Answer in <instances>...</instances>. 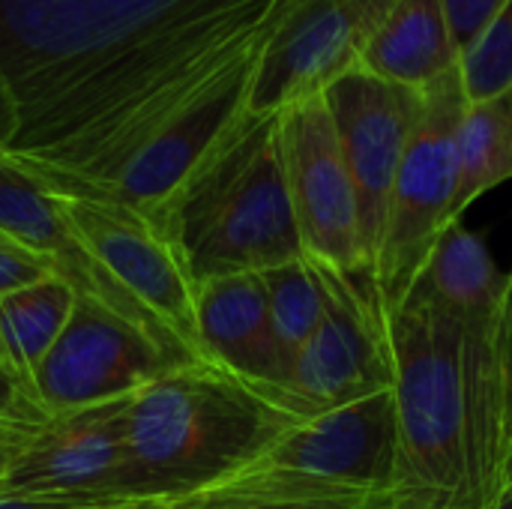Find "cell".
I'll return each instance as SVG.
<instances>
[{
	"label": "cell",
	"instance_id": "6da1fadb",
	"mask_svg": "<svg viewBox=\"0 0 512 509\" xmlns=\"http://www.w3.org/2000/svg\"><path fill=\"white\" fill-rule=\"evenodd\" d=\"M303 3L0 0V147L60 195L102 198Z\"/></svg>",
	"mask_w": 512,
	"mask_h": 509
},
{
	"label": "cell",
	"instance_id": "7a4b0ae2",
	"mask_svg": "<svg viewBox=\"0 0 512 509\" xmlns=\"http://www.w3.org/2000/svg\"><path fill=\"white\" fill-rule=\"evenodd\" d=\"M396 402L390 509H492L504 453L498 321L459 324L420 291L387 315Z\"/></svg>",
	"mask_w": 512,
	"mask_h": 509
},
{
	"label": "cell",
	"instance_id": "3957f363",
	"mask_svg": "<svg viewBox=\"0 0 512 509\" xmlns=\"http://www.w3.org/2000/svg\"><path fill=\"white\" fill-rule=\"evenodd\" d=\"M147 222L192 285L303 258L279 114H240Z\"/></svg>",
	"mask_w": 512,
	"mask_h": 509
},
{
	"label": "cell",
	"instance_id": "277c9868",
	"mask_svg": "<svg viewBox=\"0 0 512 509\" xmlns=\"http://www.w3.org/2000/svg\"><path fill=\"white\" fill-rule=\"evenodd\" d=\"M300 420L216 363L165 369L126 408V498L171 504L249 468Z\"/></svg>",
	"mask_w": 512,
	"mask_h": 509
},
{
	"label": "cell",
	"instance_id": "5b68a950",
	"mask_svg": "<svg viewBox=\"0 0 512 509\" xmlns=\"http://www.w3.org/2000/svg\"><path fill=\"white\" fill-rule=\"evenodd\" d=\"M420 93V114L390 192L387 228L375 264V288L384 315L399 309L435 240L453 222L459 180L456 141L468 108L459 66Z\"/></svg>",
	"mask_w": 512,
	"mask_h": 509
},
{
	"label": "cell",
	"instance_id": "8992f818",
	"mask_svg": "<svg viewBox=\"0 0 512 509\" xmlns=\"http://www.w3.org/2000/svg\"><path fill=\"white\" fill-rule=\"evenodd\" d=\"M324 288V315L291 360L285 384L270 396L276 408L309 420L375 393L393 390L387 315L369 276H351L315 261Z\"/></svg>",
	"mask_w": 512,
	"mask_h": 509
},
{
	"label": "cell",
	"instance_id": "52a82bcc",
	"mask_svg": "<svg viewBox=\"0 0 512 509\" xmlns=\"http://www.w3.org/2000/svg\"><path fill=\"white\" fill-rule=\"evenodd\" d=\"M180 363L141 327L93 300L75 297L63 333L33 372L30 402L42 417L102 405L132 396Z\"/></svg>",
	"mask_w": 512,
	"mask_h": 509
},
{
	"label": "cell",
	"instance_id": "ba28073f",
	"mask_svg": "<svg viewBox=\"0 0 512 509\" xmlns=\"http://www.w3.org/2000/svg\"><path fill=\"white\" fill-rule=\"evenodd\" d=\"M279 135L303 255L351 276H369L360 249L357 192L324 93L282 108Z\"/></svg>",
	"mask_w": 512,
	"mask_h": 509
},
{
	"label": "cell",
	"instance_id": "9c48e42d",
	"mask_svg": "<svg viewBox=\"0 0 512 509\" xmlns=\"http://www.w3.org/2000/svg\"><path fill=\"white\" fill-rule=\"evenodd\" d=\"M342 156L357 192L360 249L366 273L375 279V264L387 228L390 192L420 114L423 93L390 84L366 69H351L324 90Z\"/></svg>",
	"mask_w": 512,
	"mask_h": 509
},
{
	"label": "cell",
	"instance_id": "30bf717a",
	"mask_svg": "<svg viewBox=\"0 0 512 509\" xmlns=\"http://www.w3.org/2000/svg\"><path fill=\"white\" fill-rule=\"evenodd\" d=\"M252 465L300 477L336 495L390 498L396 477L393 390L300 420Z\"/></svg>",
	"mask_w": 512,
	"mask_h": 509
},
{
	"label": "cell",
	"instance_id": "8fae6325",
	"mask_svg": "<svg viewBox=\"0 0 512 509\" xmlns=\"http://www.w3.org/2000/svg\"><path fill=\"white\" fill-rule=\"evenodd\" d=\"M393 6L396 0H306L258 60L246 111L279 114L360 69L366 45Z\"/></svg>",
	"mask_w": 512,
	"mask_h": 509
},
{
	"label": "cell",
	"instance_id": "7c38bea8",
	"mask_svg": "<svg viewBox=\"0 0 512 509\" xmlns=\"http://www.w3.org/2000/svg\"><path fill=\"white\" fill-rule=\"evenodd\" d=\"M132 396L45 417L0 492L75 501L126 498V408Z\"/></svg>",
	"mask_w": 512,
	"mask_h": 509
},
{
	"label": "cell",
	"instance_id": "4fadbf2b",
	"mask_svg": "<svg viewBox=\"0 0 512 509\" xmlns=\"http://www.w3.org/2000/svg\"><path fill=\"white\" fill-rule=\"evenodd\" d=\"M63 204L72 228L108 276L135 297L189 357L204 360L195 330L192 282L153 225L141 213L102 198L63 195Z\"/></svg>",
	"mask_w": 512,
	"mask_h": 509
},
{
	"label": "cell",
	"instance_id": "5bb4252c",
	"mask_svg": "<svg viewBox=\"0 0 512 509\" xmlns=\"http://www.w3.org/2000/svg\"><path fill=\"white\" fill-rule=\"evenodd\" d=\"M0 231L18 240L21 246H27L30 252L42 255L51 264V273L60 276L78 297L93 300L111 309L114 315L126 318L129 324L141 327L177 360L183 363L195 360L135 297H129L108 276V270L84 246V240L78 237V231L66 216L63 195L45 186L39 177H33L12 156H6L3 147H0Z\"/></svg>",
	"mask_w": 512,
	"mask_h": 509
},
{
	"label": "cell",
	"instance_id": "9a60e30c",
	"mask_svg": "<svg viewBox=\"0 0 512 509\" xmlns=\"http://www.w3.org/2000/svg\"><path fill=\"white\" fill-rule=\"evenodd\" d=\"M201 357L270 399L288 378L261 273H228L192 285Z\"/></svg>",
	"mask_w": 512,
	"mask_h": 509
},
{
	"label": "cell",
	"instance_id": "2e32d148",
	"mask_svg": "<svg viewBox=\"0 0 512 509\" xmlns=\"http://www.w3.org/2000/svg\"><path fill=\"white\" fill-rule=\"evenodd\" d=\"M255 69L237 75L222 90L207 96L201 105L177 117L120 171V177L102 195V201L123 204L147 219L192 171V165L231 129V123L240 114H246Z\"/></svg>",
	"mask_w": 512,
	"mask_h": 509
},
{
	"label": "cell",
	"instance_id": "e0dca14e",
	"mask_svg": "<svg viewBox=\"0 0 512 509\" xmlns=\"http://www.w3.org/2000/svg\"><path fill=\"white\" fill-rule=\"evenodd\" d=\"M510 273L489 252V243L459 222H450L423 261L414 291L441 306L459 324L501 321Z\"/></svg>",
	"mask_w": 512,
	"mask_h": 509
},
{
	"label": "cell",
	"instance_id": "ac0fdd59",
	"mask_svg": "<svg viewBox=\"0 0 512 509\" xmlns=\"http://www.w3.org/2000/svg\"><path fill=\"white\" fill-rule=\"evenodd\" d=\"M456 66L444 0H396L360 60V69L411 90H426Z\"/></svg>",
	"mask_w": 512,
	"mask_h": 509
},
{
	"label": "cell",
	"instance_id": "d6986e66",
	"mask_svg": "<svg viewBox=\"0 0 512 509\" xmlns=\"http://www.w3.org/2000/svg\"><path fill=\"white\" fill-rule=\"evenodd\" d=\"M75 297L78 294L60 276H45L27 288L0 297V336L6 348V363L24 387L27 399L33 372L63 333L75 309Z\"/></svg>",
	"mask_w": 512,
	"mask_h": 509
},
{
	"label": "cell",
	"instance_id": "ffe728a7",
	"mask_svg": "<svg viewBox=\"0 0 512 509\" xmlns=\"http://www.w3.org/2000/svg\"><path fill=\"white\" fill-rule=\"evenodd\" d=\"M165 509H390V498L336 495L300 477L249 465Z\"/></svg>",
	"mask_w": 512,
	"mask_h": 509
},
{
	"label": "cell",
	"instance_id": "44dd1931",
	"mask_svg": "<svg viewBox=\"0 0 512 509\" xmlns=\"http://www.w3.org/2000/svg\"><path fill=\"white\" fill-rule=\"evenodd\" d=\"M456 153L459 180L453 222H459L480 195L512 180V90L465 108Z\"/></svg>",
	"mask_w": 512,
	"mask_h": 509
},
{
	"label": "cell",
	"instance_id": "7402d4cb",
	"mask_svg": "<svg viewBox=\"0 0 512 509\" xmlns=\"http://www.w3.org/2000/svg\"><path fill=\"white\" fill-rule=\"evenodd\" d=\"M261 282L267 291V309H270L276 342L291 369V360L309 342V336L315 333L324 315L321 276L315 270V261L303 255L279 267L261 270Z\"/></svg>",
	"mask_w": 512,
	"mask_h": 509
},
{
	"label": "cell",
	"instance_id": "603a6c76",
	"mask_svg": "<svg viewBox=\"0 0 512 509\" xmlns=\"http://www.w3.org/2000/svg\"><path fill=\"white\" fill-rule=\"evenodd\" d=\"M459 81L468 105L512 90V0L459 51Z\"/></svg>",
	"mask_w": 512,
	"mask_h": 509
},
{
	"label": "cell",
	"instance_id": "cb8c5ba5",
	"mask_svg": "<svg viewBox=\"0 0 512 509\" xmlns=\"http://www.w3.org/2000/svg\"><path fill=\"white\" fill-rule=\"evenodd\" d=\"M45 276H54L51 264L42 255L30 252L27 246H21L18 240H12L9 234L0 231V297L12 294L18 288H27Z\"/></svg>",
	"mask_w": 512,
	"mask_h": 509
},
{
	"label": "cell",
	"instance_id": "d4e9b609",
	"mask_svg": "<svg viewBox=\"0 0 512 509\" xmlns=\"http://www.w3.org/2000/svg\"><path fill=\"white\" fill-rule=\"evenodd\" d=\"M498 366H501V402H504V453L512 465V270L498 321Z\"/></svg>",
	"mask_w": 512,
	"mask_h": 509
},
{
	"label": "cell",
	"instance_id": "484cf974",
	"mask_svg": "<svg viewBox=\"0 0 512 509\" xmlns=\"http://www.w3.org/2000/svg\"><path fill=\"white\" fill-rule=\"evenodd\" d=\"M507 0H444V12L453 30V42L462 51L504 6Z\"/></svg>",
	"mask_w": 512,
	"mask_h": 509
},
{
	"label": "cell",
	"instance_id": "4316f807",
	"mask_svg": "<svg viewBox=\"0 0 512 509\" xmlns=\"http://www.w3.org/2000/svg\"><path fill=\"white\" fill-rule=\"evenodd\" d=\"M0 509H165V504H156V501H75V498L0 492Z\"/></svg>",
	"mask_w": 512,
	"mask_h": 509
},
{
	"label": "cell",
	"instance_id": "83f0119b",
	"mask_svg": "<svg viewBox=\"0 0 512 509\" xmlns=\"http://www.w3.org/2000/svg\"><path fill=\"white\" fill-rule=\"evenodd\" d=\"M0 420H36L42 423L45 417L30 405L24 387L18 384V378L0 366Z\"/></svg>",
	"mask_w": 512,
	"mask_h": 509
},
{
	"label": "cell",
	"instance_id": "f1b7e54d",
	"mask_svg": "<svg viewBox=\"0 0 512 509\" xmlns=\"http://www.w3.org/2000/svg\"><path fill=\"white\" fill-rule=\"evenodd\" d=\"M36 420H0V483L6 477V471L12 468V462L21 456L24 444L30 441V435L36 432Z\"/></svg>",
	"mask_w": 512,
	"mask_h": 509
},
{
	"label": "cell",
	"instance_id": "f546056e",
	"mask_svg": "<svg viewBox=\"0 0 512 509\" xmlns=\"http://www.w3.org/2000/svg\"><path fill=\"white\" fill-rule=\"evenodd\" d=\"M492 509H512V477L507 480L504 492L498 495V501H495V507H492Z\"/></svg>",
	"mask_w": 512,
	"mask_h": 509
},
{
	"label": "cell",
	"instance_id": "4dcf8cb0",
	"mask_svg": "<svg viewBox=\"0 0 512 509\" xmlns=\"http://www.w3.org/2000/svg\"><path fill=\"white\" fill-rule=\"evenodd\" d=\"M0 366L9 369V363H6V348H3V336H0Z\"/></svg>",
	"mask_w": 512,
	"mask_h": 509
}]
</instances>
